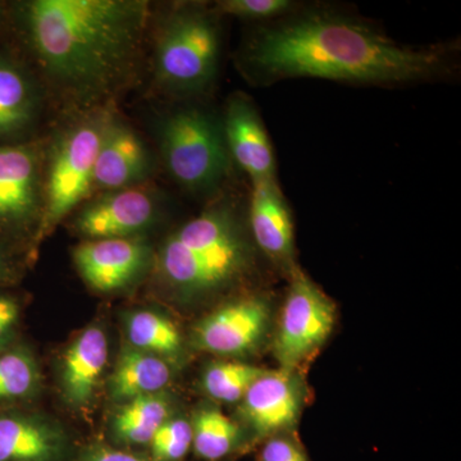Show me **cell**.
<instances>
[{"instance_id":"16","label":"cell","mask_w":461,"mask_h":461,"mask_svg":"<svg viewBox=\"0 0 461 461\" xmlns=\"http://www.w3.org/2000/svg\"><path fill=\"white\" fill-rule=\"evenodd\" d=\"M38 84L30 69L0 51V145L21 144L41 113Z\"/></svg>"},{"instance_id":"1","label":"cell","mask_w":461,"mask_h":461,"mask_svg":"<svg viewBox=\"0 0 461 461\" xmlns=\"http://www.w3.org/2000/svg\"><path fill=\"white\" fill-rule=\"evenodd\" d=\"M18 33L50 83L81 103L105 99L138 68L149 5L139 0H26Z\"/></svg>"},{"instance_id":"4","label":"cell","mask_w":461,"mask_h":461,"mask_svg":"<svg viewBox=\"0 0 461 461\" xmlns=\"http://www.w3.org/2000/svg\"><path fill=\"white\" fill-rule=\"evenodd\" d=\"M220 53L221 33L214 14L199 5H177L158 30L154 77L167 93L198 94L213 83Z\"/></svg>"},{"instance_id":"10","label":"cell","mask_w":461,"mask_h":461,"mask_svg":"<svg viewBox=\"0 0 461 461\" xmlns=\"http://www.w3.org/2000/svg\"><path fill=\"white\" fill-rule=\"evenodd\" d=\"M303 400L302 379L295 371H264L242 397L240 412L257 436H271L296 423Z\"/></svg>"},{"instance_id":"21","label":"cell","mask_w":461,"mask_h":461,"mask_svg":"<svg viewBox=\"0 0 461 461\" xmlns=\"http://www.w3.org/2000/svg\"><path fill=\"white\" fill-rule=\"evenodd\" d=\"M193 448L202 459L218 461L238 447L241 430L220 409L205 408L196 412L193 423Z\"/></svg>"},{"instance_id":"7","label":"cell","mask_w":461,"mask_h":461,"mask_svg":"<svg viewBox=\"0 0 461 461\" xmlns=\"http://www.w3.org/2000/svg\"><path fill=\"white\" fill-rule=\"evenodd\" d=\"M291 284L273 342L281 368L295 371L330 338L335 305L302 269H293Z\"/></svg>"},{"instance_id":"31","label":"cell","mask_w":461,"mask_h":461,"mask_svg":"<svg viewBox=\"0 0 461 461\" xmlns=\"http://www.w3.org/2000/svg\"><path fill=\"white\" fill-rule=\"evenodd\" d=\"M5 5H3V3H0V23H2L3 16H5Z\"/></svg>"},{"instance_id":"20","label":"cell","mask_w":461,"mask_h":461,"mask_svg":"<svg viewBox=\"0 0 461 461\" xmlns=\"http://www.w3.org/2000/svg\"><path fill=\"white\" fill-rule=\"evenodd\" d=\"M171 405L159 393L130 400L113 420L115 439L123 445H149L165 421Z\"/></svg>"},{"instance_id":"25","label":"cell","mask_w":461,"mask_h":461,"mask_svg":"<svg viewBox=\"0 0 461 461\" xmlns=\"http://www.w3.org/2000/svg\"><path fill=\"white\" fill-rule=\"evenodd\" d=\"M149 445L153 461H181L193 447V427L185 420H168Z\"/></svg>"},{"instance_id":"29","label":"cell","mask_w":461,"mask_h":461,"mask_svg":"<svg viewBox=\"0 0 461 461\" xmlns=\"http://www.w3.org/2000/svg\"><path fill=\"white\" fill-rule=\"evenodd\" d=\"M77 461H150L129 451L117 450L107 446H93L81 454Z\"/></svg>"},{"instance_id":"28","label":"cell","mask_w":461,"mask_h":461,"mask_svg":"<svg viewBox=\"0 0 461 461\" xmlns=\"http://www.w3.org/2000/svg\"><path fill=\"white\" fill-rule=\"evenodd\" d=\"M259 461H309L304 451L282 436H273L264 444Z\"/></svg>"},{"instance_id":"12","label":"cell","mask_w":461,"mask_h":461,"mask_svg":"<svg viewBox=\"0 0 461 461\" xmlns=\"http://www.w3.org/2000/svg\"><path fill=\"white\" fill-rule=\"evenodd\" d=\"M230 157L253 182L276 180V160L256 105L244 93L230 96L222 122Z\"/></svg>"},{"instance_id":"15","label":"cell","mask_w":461,"mask_h":461,"mask_svg":"<svg viewBox=\"0 0 461 461\" xmlns=\"http://www.w3.org/2000/svg\"><path fill=\"white\" fill-rule=\"evenodd\" d=\"M249 224L257 247L288 272L294 266V223L277 181L253 182Z\"/></svg>"},{"instance_id":"2","label":"cell","mask_w":461,"mask_h":461,"mask_svg":"<svg viewBox=\"0 0 461 461\" xmlns=\"http://www.w3.org/2000/svg\"><path fill=\"white\" fill-rule=\"evenodd\" d=\"M242 60L253 77L268 84L297 77L409 84L444 75L450 67L445 48L399 44L360 21L324 12L263 27Z\"/></svg>"},{"instance_id":"5","label":"cell","mask_w":461,"mask_h":461,"mask_svg":"<svg viewBox=\"0 0 461 461\" xmlns=\"http://www.w3.org/2000/svg\"><path fill=\"white\" fill-rule=\"evenodd\" d=\"M112 114L96 111L69 126L53 145L36 242L71 213L94 190V166Z\"/></svg>"},{"instance_id":"13","label":"cell","mask_w":461,"mask_h":461,"mask_svg":"<svg viewBox=\"0 0 461 461\" xmlns=\"http://www.w3.org/2000/svg\"><path fill=\"white\" fill-rule=\"evenodd\" d=\"M149 253L139 239H100L76 248L74 259L89 286L109 293L130 284L147 266Z\"/></svg>"},{"instance_id":"26","label":"cell","mask_w":461,"mask_h":461,"mask_svg":"<svg viewBox=\"0 0 461 461\" xmlns=\"http://www.w3.org/2000/svg\"><path fill=\"white\" fill-rule=\"evenodd\" d=\"M294 7L295 5L290 0H222L215 5L222 14L248 21L273 20Z\"/></svg>"},{"instance_id":"30","label":"cell","mask_w":461,"mask_h":461,"mask_svg":"<svg viewBox=\"0 0 461 461\" xmlns=\"http://www.w3.org/2000/svg\"><path fill=\"white\" fill-rule=\"evenodd\" d=\"M14 277V268H12L11 260L8 254L5 253V248L0 242V284H5Z\"/></svg>"},{"instance_id":"8","label":"cell","mask_w":461,"mask_h":461,"mask_svg":"<svg viewBox=\"0 0 461 461\" xmlns=\"http://www.w3.org/2000/svg\"><path fill=\"white\" fill-rule=\"evenodd\" d=\"M41 151L32 142L0 145V233L41 222Z\"/></svg>"},{"instance_id":"22","label":"cell","mask_w":461,"mask_h":461,"mask_svg":"<svg viewBox=\"0 0 461 461\" xmlns=\"http://www.w3.org/2000/svg\"><path fill=\"white\" fill-rule=\"evenodd\" d=\"M39 384L38 364L26 348L0 351V406L23 402L35 393Z\"/></svg>"},{"instance_id":"27","label":"cell","mask_w":461,"mask_h":461,"mask_svg":"<svg viewBox=\"0 0 461 461\" xmlns=\"http://www.w3.org/2000/svg\"><path fill=\"white\" fill-rule=\"evenodd\" d=\"M20 304L14 296L0 293V351L11 348L20 321Z\"/></svg>"},{"instance_id":"11","label":"cell","mask_w":461,"mask_h":461,"mask_svg":"<svg viewBox=\"0 0 461 461\" xmlns=\"http://www.w3.org/2000/svg\"><path fill=\"white\" fill-rule=\"evenodd\" d=\"M268 324V303L263 297H245L200 321L195 329V342L209 353L247 354L262 342Z\"/></svg>"},{"instance_id":"17","label":"cell","mask_w":461,"mask_h":461,"mask_svg":"<svg viewBox=\"0 0 461 461\" xmlns=\"http://www.w3.org/2000/svg\"><path fill=\"white\" fill-rule=\"evenodd\" d=\"M67 439L50 421L0 411V461H63Z\"/></svg>"},{"instance_id":"14","label":"cell","mask_w":461,"mask_h":461,"mask_svg":"<svg viewBox=\"0 0 461 461\" xmlns=\"http://www.w3.org/2000/svg\"><path fill=\"white\" fill-rule=\"evenodd\" d=\"M150 169L147 145L138 133L112 115L94 166V189L109 193L139 186Z\"/></svg>"},{"instance_id":"24","label":"cell","mask_w":461,"mask_h":461,"mask_svg":"<svg viewBox=\"0 0 461 461\" xmlns=\"http://www.w3.org/2000/svg\"><path fill=\"white\" fill-rule=\"evenodd\" d=\"M264 369L239 362L212 364L203 375L205 393L218 402H238L248 393Z\"/></svg>"},{"instance_id":"9","label":"cell","mask_w":461,"mask_h":461,"mask_svg":"<svg viewBox=\"0 0 461 461\" xmlns=\"http://www.w3.org/2000/svg\"><path fill=\"white\" fill-rule=\"evenodd\" d=\"M158 202L141 185L109 191L85 206L76 217V230L93 240L132 238L154 222Z\"/></svg>"},{"instance_id":"23","label":"cell","mask_w":461,"mask_h":461,"mask_svg":"<svg viewBox=\"0 0 461 461\" xmlns=\"http://www.w3.org/2000/svg\"><path fill=\"white\" fill-rule=\"evenodd\" d=\"M127 336L133 348L154 355H176L182 339L177 327L154 312H136L127 321Z\"/></svg>"},{"instance_id":"19","label":"cell","mask_w":461,"mask_h":461,"mask_svg":"<svg viewBox=\"0 0 461 461\" xmlns=\"http://www.w3.org/2000/svg\"><path fill=\"white\" fill-rule=\"evenodd\" d=\"M172 378L171 366L157 355L127 348L121 354L111 379V393L115 400L159 393Z\"/></svg>"},{"instance_id":"3","label":"cell","mask_w":461,"mask_h":461,"mask_svg":"<svg viewBox=\"0 0 461 461\" xmlns=\"http://www.w3.org/2000/svg\"><path fill=\"white\" fill-rule=\"evenodd\" d=\"M251 264L244 224L230 200H220L166 240L159 268L185 295L211 293L238 280Z\"/></svg>"},{"instance_id":"18","label":"cell","mask_w":461,"mask_h":461,"mask_svg":"<svg viewBox=\"0 0 461 461\" xmlns=\"http://www.w3.org/2000/svg\"><path fill=\"white\" fill-rule=\"evenodd\" d=\"M108 360V339L99 327L85 330L72 342L63 359V390L68 402L85 405L98 386Z\"/></svg>"},{"instance_id":"6","label":"cell","mask_w":461,"mask_h":461,"mask_svg":"<svg viewBox=\"0 0 461 461\" xmlns=\"http://www.w3.org/2000/svg\"><path fill=\"white\" fill-rule=\"evenodd\" d=\"M160 151L173 180L193 193L220 186L230 167L222 123L199 108H182L160 124Z\"/></svg>"}]
</instances>
